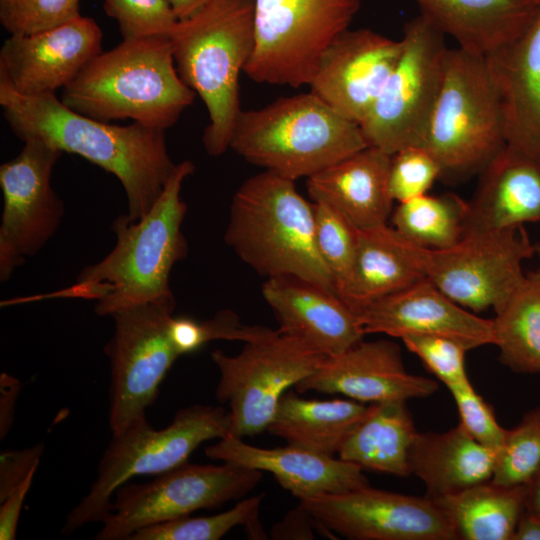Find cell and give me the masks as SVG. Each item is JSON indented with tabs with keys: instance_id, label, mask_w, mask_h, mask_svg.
<instances>
[{
	"instance_id": "1",
	"label": "cell",
	"mask_w": 540,
	"mask_h": 540,
	"mask_svg": "<svg viewBox=\"0 0 540 540\" xmlns=\"http://www.w3.org/2000/svg\"><path fill=\"white\" fill-rule=\"evenodd\" d=\"M0 105L8 126L21 141L40 139L117 177L132 220L152 208L176 166L163 129L137 122L110 124L68 108L55 93L21 95L2 83Z\"/></svg>"
},
{
	"instance_id": "2",
	"label": "cell",
	"mask_w": 540,
	"mask_h": 540,
	"mask_svg": "<svg viewBox=\"0 0 540 540\" xmlns=\"http://www.w3.org/2000/svg\"><path fill=\"white\" fill-rule=\"evenodd\" d=\"M194 170L189 160L176 164L159 198L143 217L132 220L128 215L119 216L112 225L115 246L101 261L83 269L74 284L16 301L92 300L97 314L110 316L144 303L175 304L169 278L188 250L181 230L187 211L181 189Z\"/></svg>"
},
{
	"instance_id": "3",
	"label": "cell",
	"mask_w": 540,
	"mask_h": 540,
	"mask_svg": "<svg viewBox=\"0 0 540 540\" xmlns=\"http://www.w3.org/2000/svg\"><path fill=\"white\" fill-rule=\"evenodd\" d=\"M195 98L178 74L169 37L122 40L97 54L62 89L68 108L96 120L131 119L163 130Z\"/></svg>"
},
{
	"instance_id": "4",
	"label": "cell",
	"mask_w": 540,
	"mask_h": 540,
	"mask_svg": "<svg viewBox=\"0 0 540 540\" xmlns=\"http://www.w3.org/2000/svg\"><path fill=\"white\" fill-rule=\"evenodd\" d=\"M183 82L198 94L209 114L203 144L220 156L230 148L242 109L239 77L255 45L253 0H214L178 20L170 36Z\"/></svg>"
},
{
	"instance_id": "5",
	"label": "cell",
	"mask_w": 540,
	"mask_h": 540,
	"mask_svg": "<svg viewBox=\"0 0 540 540\" xmlns=\"http://www.w3.org/2000/svg\"><path fill=\"white\" fill-rule=\"evenodd\" d=\"M294 182L269 170L245 180L233 196L224 239L266 278L293 276L336 292L316 245L313 203Z\"/></svg>"
},
{
	"instance_id": "6",
	"label": "cell",
	"mask_w": 540,
	"mask_h": 540,
	"mask_svg": "<svg viewBox=\"0 0 540 540\" xmlns=\"http://www.w3.org/2000/svg\"><path fill=\"white\" fill-rule=\"evenodd\" d=\"M367 146L359 124L311 91L242 110L230 143L246 161L294 181Z\"/></svg>"
},
{
	"instance_id": "7",
	"label": "cell",
	"mask_w": 540,
	"mask_h": 540,
	"mask_svg": "<svg viewBox=\"0 0 540 540\" xmlns=\"http://www.w3.org/2000/svg\"><path fill=\"white\" fill-rule=\"evenodd\" d=\"M420 146L436 159L441 176L450 177L481 172L506 146L498 95L484 56L449 49Z\"/></svg>"
},
{
	"instance_id": "8",
	"label": "cell",
	"mask_w": 540,
	"mask_h": 540,
	"mask_svg": "<svg viewBox=\"0 0 540 540\" xmlns=\"http://www.w3.org/2000/svg\"><path fill=\"white\" fill-rule=\"evenodd\" d=\"M230 423L229 411L198 404L180 409L163 429H154L144 418L113 434L95 481L68 513L62 532L70 534L85 524L103 522L111 513L116 490L129 479L182 465L203 442L226 437Z\"/></svg>"
},
{
	"instance_id": "9",
	"label": "cell",
	"mask_w": 540,
	"mask_h": 540,
	"mask_svg": "<svg viewBox=\"0 0 540 540\" xmlns=\"http://www.w3.org/2000/svg\"><path fill=\"white\" fill-rule=\"evenodd\" d=\"M361 0H253L255 45L244 73L253 81L309 85L320 58L349 29Z\"/></svg>"
},
{
	"instance_id": "10",
	"label": "cell",
	"mask_w": 540,
	"mask_h": 540,
	"mask_svg": "<svg viewBox=\"0 0 540 540\" xmlns=\"http://www.w3.org/2000/svg\"><path fill=\"white\" fill-rule=\"evenodd\" d=\"M399 235L404 251L424 278L475 312L496 311L525 279L523 261L536 253L523 226L466 234L442 249L426 248Z\"/></svg>"
},
{
	"instance_id": "11",
	"label": "cell",
	"mask_w": 540,
	"mask_h": 540,
	"mask_svg": "<svg viewBox=\"0 0 540 540\" xmlns=\"http://www.w3.org/2000/svg\"><path fill=\"white\" fill-rule=\"evenodd\" d=\"M401 41L399 60L360 124L368 146L389 155L421 145L449 51L445 35L420 14L405 24Z\"/></svg>"
},
{
	"instance_id": "12",
	"label": "cell",
	"mask_w": 540,
	"mask_h": 540,
	"mask_svg": "<svg viewBox=\"0 0 540 540\" xmlns=\"http://www.w3.org/2000/svg\"><path fill=\"white\" fill-rule=\"evenodd\" d=\"M211 357L220 373L216 396L230 406L229 435L243 438L267 430L283 394L311 375L325 355L271 330L245 342L235 356L215 350Z\"/></svg>"
},
{
	"instance_id": "13",
	"label": "cell",
	"mask_w": 540,
	"mask_h": 540,
	"mask_svg": "<svg viewBox=\"0 0 540 540\" xmlns=\"http://www.w3.org/2000/svg\"><path fill=\"white\" fill-rule=\"evenodd\" d=\"M222 463L185 462L152 481L122 485L114 494L110 515L94 538L129 540L141 528L244 497L261 481L262 471Z\"/></svg>"
},
{
	"instance_id": "14",
	"label": "cell",
	"mask_w": 540,
	"mask_h": 540,
	"mask_svg": "<svg viewBox=\"0 0 540 540\" xmlns=\"http://www.w3.org/2000/svg\"><path fill=\"white\" fill-rule=\"evenodd\" d=\"M175 304L150 302L111 317L114 335L106 352L111 360L109 425L112 434L146 418L159 387L177 359L168 333Z\"/></svg>"
},
{
	"instance_id": "15",
	"label": "cell",
	"mask_w": 540,
	"mask_h": 540,
	"mask_svg": "<svg viewBox=\"0 0 540 540\" xmlns=\"http://www.w3.org/2000/svg\"><path fill=\"white\" fill-rule=\"evenodd\" d=\"M63 152L37 138L0 166L3 211L0 225V281L5 282L27 257L53 236L64 213L51 186L53 168Z\"/></svg>"
},
{
	"instance_id": "16",
	"label": "cell",
	"mask_w": 540,
	"mask_h": 540,
	"mask_svg": "<svg viewBox=\"0 0 540 540\" xmlns=\"http://www.w3.org/2000/svg\"><path fill=\"white\" fill-rule=\"evenodd\" d=\"M320 530L353 540H457L442 510L428 496L370 487L299 500Z\"/></svg>"
},
{
	"instance_id": "17",
	"label": "cell",
	"mask_w": 540,
	"mask_h": 540,
	"mask_svg": "<svg viewBox=\"0 0 540 540\" xmlns=\"http://www.w3.org/2000/svg\"><path fill=\"white\" fill-rule=\"evenodd\" d=\"M97 22L81 14L28 35H10L0 49V83L21 95L55 93L102 52Z\"/></svg>"
},
{
	"instance_id": "18",
	"label": "cell",
	"mask_w": 540,
	"mask_h": 540,
	"mask_svg": "<svg viewBox=\"0 0 540 540\" xmlns=\"http://www.w3.org/2000/svg\"><path fill=\"white\" fill-rule=\"evenodd\" d=\"M402 51V41L373 30L347 29L322 54L309 86L345 118L361 124Z\"/></svg>"
},
{
	"instance_id": "19",
	"label": "cell",
	"mask_w": 540,
	"mask_h": 540,
	"mask_svg": "<svg viewBox=\"0 0 540 540\" xmlns=\"http://www.w3.org/2000/svg\"><path fill=\"white\" fill-rule=\"evenodd\" d=\"M295 387L300 393H340L372 404L428 397L438 389V383L409 373L399 346L379 339L362 340L341 353L325 356L316 370Z\"/></svg>"
},
{
	"instance_id": "20",
	"label": "cell",
	"mask_w": 540,
	"mask_h": 540,
	"mask_svg": "<svg viewBox=\"0 0 540 540\" xmlns=\"http://www.w3.org/2000/svg\"><path fill=\"white\" fill-rule=\"evenodd\" d=\"M365 334L453 339L468 351L495 345L494 324L461 306L428 279L372 301L357 310Z\"/></svg>"
},
{
	"instance_id": "21",
	"label": "cell",
	"mask_w": 540,
	"mask_h": 540,
	"mask_svg": "<svg viewBox=\"0 0 540 540\" xmlns=\"http://www.w3.org/2000/svg\"><path fill=\"white\" fill-rule=\"evenodd\" d=\"M262 295L278 330L322 355L341 353L366 335L357 311L336 292L313 282L293 276L267 278Z\"/></svg>"
},
{
	"instance_id": "22",
	"label": "cell",
	"mask_w": 540,
	"mask_h": 540,
	"mask_svg": "<svg viewBox=\"0 0 540 540\" xmlns=\"http://www.w3.org/2000/svg\"><path fill=\"white\" fill-rule=\"evenodd\" d=\"M205 454L213 460L270 472L299 500L369 485L360 466L290 444L260 448L228 434L208 446Z\"/></svg>"
},
{
	"instance_id": "23",
	"label": "cell",
	"mask_w": 540,
	"mask_h": 540,
	"mask_svg": "<svg viewBox=\"0 0 540 540\" xmlns=\"http://www.w3.org/2000/svg\"><path fill=\"white\" fill-rule=\"evenodd\" d=\"M485 58L506 145L540 161V10L519 37Z\"/></svg>"
},
{
	"instance_id": "24",
	"label": "cell",
	"mask_w": 540,
	"mask_h": 540,
	"mask_svg": "<svg viewBox=\"0 0 540 540\" xmlns=\"http://www.w3.org/2000/svg\"><path fill=\"white\" fill-rule=\"evenodd\" d=\"M540 221V161L506 145L481 170L463 235L497 232Z\"/></svg>"
},
{
	"instance_id": "25",
	"label": "cell",
	"mask_w": 540,
	"mask_h": 540,
	"mask_svg": "<svg viewBox=\"0 0 540 540\" xmlns=\"http://www.w3.org/2000/svg\"><path fill=\"white\" fill-rule=\"evenodd\" d=\"M390 161L391 155L367 146L307 178L308 193L358 230L387 224L394 202L388 181Z\"/></svg>"
},
{
	"instance_id": "26",
	"label": "cell",
	"mask_w": 540,
	"mask_h": 540,
	"mask_svg": "<svg viewBox=\"0 0 540 540\" xmlns=\"http://www.w3.org/2000/svg\"><path fill=\"white\" fill-rule=\"evenodd\" d=\"M413 1L459 48L484 57L519 37L540 10L530 0Z\"/></svg>"
},
{
	"instance_id": "27",
	"label": "cell",
	"mask_w": 540,
	"mask_h": 540,
	"mask_svg": "<svg viewBox=\"0 0 540 540\" xmlns=\"http://www.w3.org/2000/svg\"><path fill=\"white\" fill-rule=\"evenodd\" d=\"M496 453L477 442L460 424L445 432H417L409 465L411 474L435 498L492 479Z\"/></svg>"
},
{
	"instance_id": "28",
	"label": "cell",
	"mask_w": 540,
	"mask_h": 540,
	"mask_svg": "<svg viewBox=\"0 0 540 540\" xmlns=\"http://www.w3.org/2000/svg\"><path fill=\"white\" fill-rule=\"evenodd\" d=\"M417 432L406 402L372 403L337 454L362 469L408 476L410 451Z\"/></svg>"
},
{
	"instance_id": "29",
	"label": "cell",
	"mask_w": 540,
	"mask_h": 540,
	"mask_svg": "<svg viewBox=\"0 0 540 540\" xmlns=\"http://www.w3.org/2000/svg\"><path fill=\"white\" fill-rule=\"evenodd\" d=\"M366 410V405L352 399H305L285 392L267 431L290 445L334 456Z\"/></svg>"
},
{
	"instance_id": "30",
	"label": "cell",
	"mask_w": 540,
	"mask_h": 540,
	"mask_svg": "<svg viewBox=\"0 0 540 540\" xmlns=\"http://www.w3.org/2000/svg\"><path fill=\"white\" fill-rule=\"evenodd\" d=\"M423 278L404 251L400 235L393 227L384 224L358 230L353 270L341 298L357 311Z\"/></svg>"
},
{
	"instance_id": "31",
	"label": "cell",
	"mask_w": 540,
	"mask_h": 540,
	"mask_svg": "<svg viewBox=\"0 0 540 540\" xmlns=\"http://www.w3.org/2000/svg\"><path fill=\"white\" fill-rule=\"evenodd\" d=\"M525 485L489 480L432 498L463 540H511L524 511Z\"/></svg>"
},
{
	"instance_id": "32",
	"label": "cell",
	"mask_w": 540,
	"mask_h": 540,
	"mask_svg": "<svg viewBox=\"0 0 540 540\" xmlns=\"http://www.w3.org/2000/svg\"><path fill=\"white\" fill-rule=\"evenodd\" d=\"M501 362L518 373L540 371V264L495 311Z\"/></svg>"
},
{
	"instance_id": "33",
	"label": "cell",
	"mask_w": 540,
	"mask_h": 540,
	"mask_svg": "<svg viewBox=\"0 0 540 540\" xmlns=\"http://www.w3.org/2000/svg\"><path fill=\"white\" fill-rule=\"evenodd\" d=\"M466 210L467 202L455 194H424L398 204L392 227L417 245L447 248L462 238Z\"/></svg>"
},
{
	"instance_id": "34",
	"label": "cell",
	"mask_w": 540,
	"mask_h": 540,
	"mask_svg": "<svg viewBox=\"0 0 540 540\" xmlns=\"http://www.w3.org/2000/svg\"><path fill=\"white\" fill-rule=\"evenodd\" d=\"M263 495L244 498L231 509L202 517L184 516L137 530L129 540H218L237 526H245L253 538H265L259 522Z\"/></svg>"
},
{
	"instance_id": "35",
	"label": "cell",
	"mask_w": 540,
	"mask_h": 540,
	"mask_svg": "<svg viewBox=\"0 0 540 540\" xmlns=\"http://www.w3.org/2000/svg\"><path fill=\"white\" fill-rule=\"evenodd\" d=\"M315 239L337 294L346 290L355 260L358 229L333 208L313 202Z\"/></svg>"
},
{
	"instance_id": "36",
	"label": "cell",
	"mask_w": 540,
	"mask_h": 540,
	"mask_svg": "<svg viewBox=\"0 0 540 540\" xmlns=\"http://www.w3.org/2000/svg\"><path fill=\"white\" fill-rule=\"evenodd\" d=\"M540 469V407L524 415L520 423L507 430L496 455L491 481L499 485L527 484Z\"/></svg>"
},
{
	"instance_id": "37",
	"label": "cell",
	"mask_w": 540,
	"mask_h": 540,
	"mask_svg": "<svg viewBox=\"0 0 540 540\" xmlns=\"http://www.w3.org/2000/svg\"><path fill=\"white\" fill-rule=\"evenodd\" d=\"M272 329L264 326H244L229 310L218 312L213 318L199 322L189 317H173L169 321V337L179 355L192 353L216 339L256 340Z\"/></svg>"
},
{
	"instance_id": "38",
	"label": "cell",
	"mask_w": 540,
	"mask_h": 540,
	"mask_svg": "<svg viewBox=\"0 0 540 540\" xmlns=\"http://www.w3.org/2000/svg\"><path fill=\"white\" fill-rule=\"evenodd\" d=\"M103 7L123 40L169 37L178 22L167 0H104Z\"/></svg>"
},
{
	"instance_id": "39",
	"label": "cell",
	"mask_w": 540,
	"mask_h": 540,
	"mask_svg": "<svg viewBox=\"0 0 540 540\" xmlns=\"http://www.w3.org/2000/svg\"><path fill=\"white\" fill-rule=\"evenodd\" d=\"M80 15L79 0H0V23L10 35H28Z\"/></svg>"
},
{
	"instance_id": "40",
	"label": "cell",
	"mask_w": 540,
	"mask_h": 540,
	"mask_svg": "<svg viewBox=\"0 0 540 540\" xmlns=\"http://www.w3.org/2000/svg\"><path fill=\"white\" fill-rule=\"evenodd\" d=\"M441 175L438 162L427 149L406 147L391 155L388 180L391 196L400 203L427 194Z\"/></svg>"
},
{
	"instance_id": "41",
	"label": "cell",
	"mask_w": 540,
	"mask_h": 540,
	"mask_svg": "<svg viewBox=\"0 0 540 540\" xmlns=\"http://www.w3.org/2000/svg\"><path fill=\"white\" fill-rule=\"evenodd\" d=\"M425 367L447 388L468 379L465 354L468 351L459 342L441 336H406L401 339Z\"/></svg>"
},
{
	"instance_id": "42",
	"label": "cell",
	"mask_w": 540,
	"mask_h": 540,
	"mask_svg": "<svg viewBox=\"0 0 540 540\" xmlns=\"http://www.w3.org/2000/svg\"><path fill=\"white\" fill-rule=\"evenodd\" d=\"M460 417V425L481 445L497 453L507 429L499 425L492 407L474 390L469 380L448 388Z\"/></svg>"
},
{
	"instance_id": "43",
	"label": "cell",
	"mask_w": 540,
	"mask_h": 540,
	"mask_svg": "<svg viewBox=\"0 0 540 540\" xmlns=\"http://www.w3.org/2000/svg\"><path fill=\"white\" fill-rule=\"evenodd\" d=\"M42 443L22 450H5L0 455V501L10 495L33 471L43 453Z\"/></svg>"
},
{
	"instance_id": "44",
	"label": "cell",
	"mask_w": 540,
	"mask_h": 540,
	"mask_svg": "<svg viewBox=\"0 0 540 540\" xmlns=\"http://www.w3.org/2000/svg\"><path fill=\"white\" fill-rule=\"evenodd\" d=\"M33 471L10 495L0 501V539L14 540L24 499L30 489Z\"/></svg>"
},
{
	"instance_id": "45",
	"label": "cell",
	"mask_w": 540,
	"mask_h": 540,
	"mask_svg": "<svg viewBox=\"0 0 540 540\" xmlns=\"http://www.w3.org/2000/svg\"><path fill=\"white\" fill-rule=\"evenodd\" d=\"M312 525L316 526L314 519L298 505L293 513L274 528V538H311Z\"/></svg>"
},
{
	"instance_id": "46",
	"label": "cell",
	"mask_w": 540,
	"mask_h": 540,
	"mask_svg": "<svg viewBox=\"0 0 540 540\" xmlns=\"http://www.w3.org/2000/svg\"><path fill=\"white\" fill-rule=\"evenodd\" d=\"M1 438L7 434L12 424L13 407L19 392L20 384L17 379L8 374H1Z\"/></svg>"
},
{
	"instance_id": "47",
	"label": "cell",
	"mask_w": 540,
	"mask_h": 540,
	"mask_svg": "<svg viewBox=\"0 0 540 540\" xmlns=\"http://www.w3.org/2000/svg\"><path fill=\"white\" fill-rule=\"evenodd\" d=\"M511 540H540V519L523 511Z\"/></svg>"
},
{
	"instance_id": "48",
	"label": "cell",
	"mask_w": 540,
	"mask_h": 540,
	"mask_svg": "<svg viewBox=\"0 0 540 540\" xmlns=\"http://www.w3.org/2000/svg\"><path fill=\"white\" fill-rule=\"evenodd\" d=\"M524 511L536 516L540 515V469L525 484Z\"/></svg>"
},
{
	"instance_id": "49",
	"label": "cell",
	"mask_w": 540,
	"mask_h": 540,
	"mask_svg": "<svg viewBox=\"0 0 540 540\" xmlns=\"http://www.w3.org/2000/svg\"><path fill=\"white\" fill-rule=\"evenodd\" d=\"M178 20L187 19L214 0H167Z\"/></svg>"
},
{
	"instance_id": "50",
	"label": "cell",
	"mask_w": 540,
	"mask_h": 540,
	"mask_svg": "<svg viewBox=\"0 0 540 540\" xmlns=\"http://www.w3.org/2000/svg\"><path fill=\"white\" fill-rule=\"evenodd\" d=\"M535 252L539 255L540 257V244H537L535 245Z\"/></svg>"
},
{
	"instance_id": "51",
	"label": "cell",
	"mask_w": 540,
	"mask_h": 540,
	"mask_svg": "<svg viewBox=\"0 0 540 540\" xmlns=\"http://www.w3.org/2000/svg\"><path fill=\"white\" fill-rule=\"evenodd\" d=\"M535 6L540 8V0H530Z\"/></svg>"
},
{
	"instance_id": "52",
	"label": "cell",
	"mask_w": 540,
	"mask_h": 540,
	"mask_svg": "<svg viewBox=\"0 0 540 540\" xmlns=\"http://www.w3.org/2000/svg\"><path fill=\"white\" fill-rule=\"evenodd\" d=\"M536 516V515H535ZM540 519V515L537 516Z\"/></svg>"
}]
</instances>
